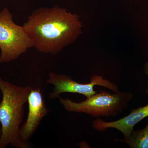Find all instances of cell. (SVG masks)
<instances>
[{
	"label": "cell",
	"mask_w": 148,
	"mask_h": 148,
	"mask_svg": "<svg viewBox=\"0 0 148 148\" xmlns=\"http://www.w3.org/2000/svg\"><path fill=\"white\" fill-rule=\"evenodd\" d=\"M32 88L18 86L6 81L0 77V90L2 99L0 103V123L2 133L0 148L10 145L17 148L30 146L21 139L20 129L24 117V106L28 103Z\"/></svg>",
	"instance_id": "2"
},
{
	"label": "cell",
	"mask_w": 148,
	"mask_h": 148,
	"mask_svg": "<svg viewBox=\"0 0 148 148\" xmlns=\"http://www.w3.org/2000/svg\"><path fill=\"white\" fill-rule=\"evenodd\" d=\"M28 103L29 112L27 120L22 125L20 129L21 139L27 143L48 113L39 87L32 88L28 98Z\"/></svg>",
	"instance_id": "6"
},
{
	"label": "cell",
	"mask_w": 148,
	"mask_h": 148,
	"mask_svg": "<svg viewBox=\"0 0 148 148\" xmlns=\"http://www.w3.org/2000/svg\"><path fill=\"white\" fill-rule=\"evenodd\" d=\"M131 148H148V123L144 129L133 130L127 140H119Z\"/></svg>",
	"instance_id": "8"
},
{
	"label": "cell",
	"mask_w": 148,
	"mask_h": 148,
	"mask_svg": "<svg viewBox=\"0 0 148 148\" xmlns=\"http://www.w3.org/2000/svg\"><path fill=\"white\" fill-rule=\"evenodd\" d=\"M47 82L53 86V92L49 95V99L58 98L64 92L78 93L89 98L96 93L94 87L96 85L108 88L114 92L119 91V87L116 84L97 75L92 76L88 83L81 84L75 81L69 76L51 72L49 74Z\"/></svg>",
	"instance_id": "5"
},
{
	"label": "cell",
	"mask_w": 148,
	"mask_h": 148,
	"mask_svg": "<svg viewBox=\"0 0 148 148\" xmlns=\"http://www.w3.org/2000/svg\"><path fill=\"white\" fill-rule=\"evenodd\" d=\"M133 98L132 92L120 91L114 93L101 91L79 103L69 98H58L66 111L82 113L97 118L116 116L128 108Z\"/></svg>",
	"instance_id": "3"
},
{
	"label": "cell",
	"mask_w": 148,
	"mask_h": 148,
	"mask_svg": "<svg viewBox=\"0 0 148 148\" xmlns=\"http://www.w3.org/2000/svg\"><path fill=\"white\" fill-rule=\"evenodd\" d=\"M2 131H1V127L0 126V138H1V135Z\"/></svg>",
	"instance_id": "10"
},
{
	"label": "cell",
	"mask_w": 148,
	"mask_h": 148,
	"mask_svg": "<svg viewBox=\"0 0 148 148\" xmlns=\"http://www.w3.org/2000/svg\"><path fill=\"white\" fill-rule=\"evenodd\" d=\"M144 69H145V72L146 74V75L147 76L148 78V62L146 63L144 67ZM147 93L148 94V80L147 81Z\"/></svg>",
	"instance_id": "9"
},
{
	"label": "cell",
	"mask_w": 148,
	"mask_h": 148,
	"mask_svg": "<svg viewBox=\"0 0 148 148\" xmlns=\"http://www.w3.org/2000/svg\"><path fill=\"white\" fill-rule=\"evenodd\" d=\"M23 27L34 47L40 52L52 55L61 52L82 33L77 14L56 5L35 10Z\"/></svg>",
	"instance_id": "1"
},
{
	"label": "cell",
	"mask_w": 148,
	"mask_h": 148,
	"mask_svg": "<svg viewBox=\"0 0 148 148\" xmlns=\"http://www.w3.org/2000/svg\"><path fill=\"white\" fill-rule=\"evenodd\" d=\"M34 47L23 26L14 22L7 8L0 12V64L16 60L29 49Z\"/></svg>",
	"instance_id": "4"
},
{
	"label": "cell",
	"mask_w": 148,
	"mask_h": 148,
	"mask_svg": "<svg viewBox=\"0 0 148 148\" xmlns=\"http://www.w3.org/2000/svg\"><path fill=\"white\" fill-rule=\"evenodd\" d=\"M148 116V104L132 110L128 115L115 121H106L98 118L92 122V127L95 130L101 132L108 128L117 130L122 133L125 140L129 138L135 125Z\"/></svg>",
	"instance_id": "7"
}]
</instances>
